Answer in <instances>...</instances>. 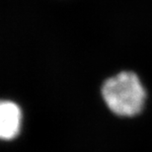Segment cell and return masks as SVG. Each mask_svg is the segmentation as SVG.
<instances>
[{
    "instance_id": "obj_1",
    "label": "cell",
    "mask_w": 152,
    "mask_h": 152,
    "mask_svg": "<svg viewBox=\"0 0 152 152\" xmlns=\"http://www.w3.org/2000/svg\"><path fill=\"white\" fill-rule=\"evenodd\" d=\"M102 94L111 111L121 117L135 115L143 108L144 88L132 72H121L108 79L103 85Z\"/></svg>"
},
{
    "instance_id": "obj_2",
    "label": "cell",
    "mask_w": 152,
    "mask_h": 152,
    "mask_svg": "<svg viewBox=\"0 0 152 152\" xmlns=\"http://www.w3.org/2000/svg\"><path fill=\"white\" fill-rule=\"evenodd\" d=\"M21 111L13 102L3 101L0 105V136L4 140H10L19 133Z\"/></svg>"
}]
</instances>
